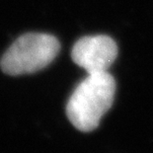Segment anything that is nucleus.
Segmentation results:
<instances>
[{"label":"nucleus","instance_id":"f257e3e1","mask_svg":"<svg viewBox=\"0 0 153 153\" xmlns=\"http://www.w3.org/2000/svg\"><path fill=\"white\" fill-rule=\"evenodd\" d=\"M115 94L116 81L108 71L88 74L68 99V120L80 131H94L112 107Z\"/></svg>","mask_w":153,"mask_h":153},{"label":"nucleus","instance_id":"f03ea898","mask_svg":"<svg viewBox=\"0 0 153 153\" xmlns=\"http://www.w3.org/2000/svg\"><path fill=\"white\" fill-rule=\"evenodd\" d=\"M60 44L53 35L28 33L19 37L1 58L0 66L8 75H23L44 69L57 56Z\"/></svg>","mask_w":153,"mask_h":153},{"label":"nucleus","instance_id":"7ed1b4c3","mask_svg":"<svg viewBox=\"0 0 153 153\" xmlns=\"http://www.w3.org/2000/svg\"><path fill=\"white\" fill-rule=\"evenodd\" d=\"M118 56V45L106 35L79 39L71 51L72 60L88 74L108 71Z\"/></svg>","mask_w":153,"mask_h":153}]
</instances>
